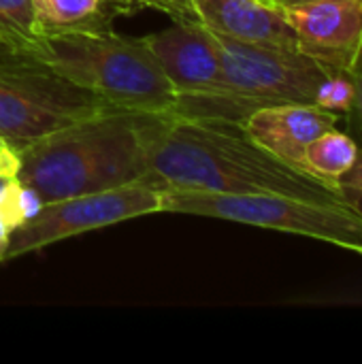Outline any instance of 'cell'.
Masks as SVG:
<instances>
[{"label":"cell","instance_id":"obj_1","mask_svg":"<svg viewBox=\"0 0 362 364\" xmlns=\"http://www.w3.org/2000/svg\"><path fill=\"white\" fill-rule=\"evenodd\" d=\"M141 136L149 177L160 190L346 200L335 188L265 151L237 122L186 117L173 111L145 113Z\"/></svg>","mask_w":362,"mask_h":364},{"label":"cell","instance_id":"obj_2","mask_svg":"<svg viewBox=\"0 0 362 364\" xmlns=\"http://www.w3.org/2000/svg\"><path fill=\"white\" fill-rule=\"evenodd\" d=\"M143 115L111 111L36 139L17 151L15 179L41 205L143 179L149 175Z\"/></svg>","mask_w":362,"mask_h":364},{"label":"cell","instance_id":"obj_3","mask_svg":"<svg viewBox=\"0 0 362 364\" xmlns=\"http://www.w3.org/2000/svg\"><path fill=\"white\" fill-rule=\"evenodd\" d=\"M17 51L119 111L156 115L177 107V94L145 38L111 28L38 32Z\"/></svg>","mask_w":362,"mask_h":364},{"label":"cell","instance_id":"obj_4","mask_svg":"<svg viewBox=\"0 0 362 364\" xmlns=\"http://www.w3.org/2000/svg\"><path fill=\"white\" fill-rule=\"evenodd\" d=\"M213 38L224 68L222 92L179 115L243 124L260 107L284 102L316 105L320 83L335 73V68L299 45L247 43L215 32Z\"/></svg>","mask_w":362,"mask_h":364},{"label":"cell","instance_id":"obj_5","mask_svg":"<svg viewBox=\"0 0 362 364\" xmlns=\"http://www.w3.org/2000/svg\"><path fill=\"white\" fill-rule=\"evenodd\" d=\"M162 211L228 220L307 237L362 256V211L348 200H318L290 194L162 190Z\"/></svg>","mask_w":362,"mask_h":364},{"label":"cell","instance_id":"obj_6","mask_svg":"<svg viewBox=\"0 0 362 364\" xmlns=\"http://www.w3.org/2000/svg\"><path fill=\"white\" fill-rule=\"evenodd\" d=\"M119 111L38 60L0 49V136L17 151L75 122Z\"/></svg>","mask_w":362,"mask_h":364},{"label":"cell","instance_id":"obj_7","mask_svg":"<svg viewBox=\"0 0 362 364\" xmlns=\"http://www.w3.org/2000/svg\"><path fill=\"white\" fill-rule=\"evenodd\" d=\"M160 211L162 190L149 175L124 186L47 203L41 205L17 230H13L6 262L68 237Z\"/></svg>","mask_w":362,"mask_h":364},{"label":"cell","instance_id":"obj_8","mask_svg":"<svg viewBox=\"0 0 362 364\" xmlns=\"http://www.w3.org/2000/svg\"><path fill=\"white\" fill-rule=\"evenodd\" d=\"M145 41L177 94L175 113H186L222 92L220 49L213 32L201 21H175Z\"/></svg>","mask_w":362,"mask_h":364},{"label":"cell","instance_id":"obj_9","mask_svg":"<svg viewBox=\"0 0 362 364\" xmlns=\"http://www.w3.org/2000/svg\"><path fill=\"white\" fill-rule=\"evenodd\" d=\"M282 11L301 49L335 70L352 73L362 53V0H309Z\"/></svg>","mask_w":362,"mask_h":364},{"label":"cell","instance_id":"obj_10","mask_svg":"<svg viewBox=\"0 0 362 364\" xmlns=\"http://www.w3.org/2000/svg\"><path fill=\"white\" fill-rule=\"evenodd\" d=\"M339 119L341 115L324 111L318 105L284 102L252 111L245 117L243 128L265 151L294 168L305 171L303 158L307 145L324 130L335 128Z\"/></svg>","mask_w":362,"mask_h":364},{"label":"cell","instance_id":"obj_11","mask_svg":"<svg viewBox=\"0 0 362 364\" xmlns=\"http://www.w3.org/2000/svg\"><path fill=\"white\" fill-rule=\"evenodd\" d=\"M194 11L215 34L247 43L299 45L284 11L267 0H194Z\"/></svg>","mask_w":362,"mask_h":364},{"label":"cell","instance_id":"obj_12","mask_svg":"<svg viewBox=\"0 0 362 364\" xmlns=\"http://www.w3.org/2000/svg\"><path fill=\"white\" fill-rule=\"evenodd\" d=\"M38 32L111 28V19L122 13L113 0H32Z\"/></svg>","mask_w":362,"mask_h":364},{"label":"cell","instance_id":"obj_13","mask_svg":"<svg viewBox=\"0 0 362 364\" xmlns=\"http://www.w3.org/2000/svg\"><path fill=\"white\" fill-rule=\"evenodd\" d=\"M361 145L354 136L331 128L318 134L305 149L303 168L339 192V179L354 166ZM341 194V192H339Z\"/></svg>","mask_w":362,"mask_h":364},{"label":"cell","instance_id":"obj_14","mask_svg":"<svg viewBox=\"0 0 362 364\" xmlns=\"http://www.w3.org/2000/svg\"><path fill=\"white\" fill-rule=\"evenodd\" d=\"M0 34L19 49L36 36L32 0H0Z\"/></svg>","mask_w":362,"mask_h":364},{"label":"cell","instance_id":"obj_15","mask_svg":"<svg viewBox=\"0 0 362 364\" xmlns=\"http://www.w3.org/2000/svg\"><path fill=\"white\" fill-rule=\"evenodd\" d=\"M354 100V81H352V73L346 70H335L331 73L318 87V96H316V105L324 111L337 113V115H346L352 107Z\"/></svg>","mask_w":362,"mask_h":364},{"label":"cell","instance_id":"obj_16","mask_svg":"<svg viewBox=\"0 0 362 364\" xmlns=\"http://www.w3.org/2000/svg\"><path fill=\"white\" fill-rule=\"evenodd\" d=\"M124 11L132 9H151L169 15L173 21H198L194 11V0H113Z\"/></svg>","mask_w":362,"mask_h":364},{"label":"cell","instance_id":"obj_17","mask_svg":"<svg viewBox=\"0 0 362 364\" xmlns=\"http://www.w3.org/2000/svg\"><path fill=\"white\" fill-rule=\"evenodd\" d=\"M339 192L346 200H350L362 211V147L354 166L339 179Z\"/></svg>","mask_w":362,"mask_h":364},{"label":"cell","instance_id":"obj_18","mask_svg":"<svg viewBox=\"0 0 362 364\" xmlns=\"http://www.w3.org/2000/svg\"><path fill=\"white\" fill-rule=\"evenodd\" d=\"M352 81H354V100H352V107L346 115H348L350 126L354 128V132L358 136L356 139L358 145L362 147V53L352 68Z\"/></svg>","mask_w":362,"mask_h":364},{"label":"cell","instance_id":"obj_19","mask_svg":"<svg viewBox=\"0 0 362 364\" xmlns=\"http://www.w3.org/2000/svg\"><path fill=\"white\" fill-rule=\"evenodd\" d=\"M19 171V154L13 145H9L0 136V177L15 179Z\"/></svg>","mask_w":362,"mask_h":364},{"label":"cell","instance_id":"obj_20","mask_svg":"<svg viewBox=\"0 0 362 364\" xmlns=\"http://www.w3.org/2000/svg\"><path fill=\"white\" fill-rule=\"evenodd\" d=\"M11 235H13V228H11V224L6 222V218L0 213V264L6 262V250H9Z\"/></svg>","mask_w":362,"mask_h":364},{"label":"cell","instance_id":"obj_21","mask_svg":"<svg viewBox=\"0 0 362 364\" xmlns=\"http://www.w3.org/2000/svg\"><path fill=\"white\" fill-rule=\"evenodd\" d=\"M273 6L277 9H288V6H297V4H303V2H309V0H269Z\"/></svg>","mask_w":362,"mask_h":364},{"label":"cell","instance_id":"obj_22","mask_svg":"<svg viewBox=\"0 0 362 364\" xmlns=\"http://www.w3.org/2000/svg\"><path fill=\"white\" fill-rule=\"evenodd\" d=\"M13 181L15 179H6V177H0V200L9 194V190H11V186H13Z\"/></svg>","mask_w":362,"mask_h":364},{"label":"cell","instance_id":"obj_23","mask_svg":"<svg viewBox=\"0 0 362 364\" xmlns=\"http://www.w3.org/2000/svg\"><path fill=\"white\" fill-rule=\"evenodd\" d=\"M0 49H15V45L11 41H6L2 34H0Z\"/></svg>","mask_w":362,"mask_h":364},{"label":"cell","instance_id":"obj_24","mask_svg":"<svg viewBox=\"0 0 362 364\" xmlns=\"http://www.w3.org/2000/svg\"><path fill=\"white\" fill-rule=\"evenodd\" d=\"M267 2H269V0H267Z\"/></svg>","mask_w":362,"mask_h":364}]
</instances>
